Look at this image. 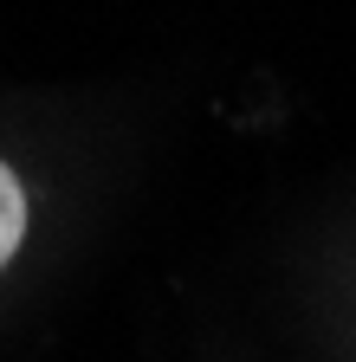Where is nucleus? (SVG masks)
<instances>
[{"mask_svg": "<svg viewBox=\"0 0 356 362\" xmlns=\"http://www.w3.org/2000/svg\"><path fill=\"white\" fill-rule=\"evenodd\" d=\"M20 233H26V188H20V175L0 162V265L20 252Z\"/></svg>", "mask_w": 356, "mask_h": 362, "instance_id": "1", "label": "nucleus"}]
</instances>
